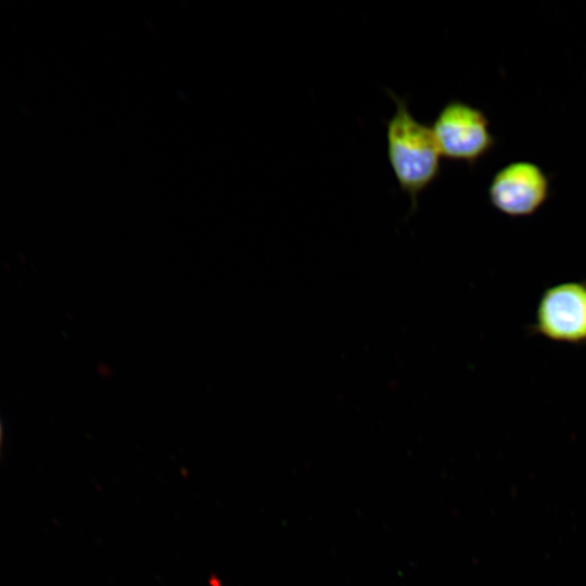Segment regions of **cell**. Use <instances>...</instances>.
Here are the masks:
<instances>
[{"label":"cell","instance_id":"5b68a950","mask_svg":"<svg viewBox=\"0 0 586 586\" xmlns=\"http://www.w3.org/2000/svg\"><path fill=\"white\" fill-rule=\"evenodd\" d=\"M3 435H4L3 424H2V421H1V418H0V454L2 451Z\"/></svg>","mask_w":586,"mask_h":586},{"label":"cell","instance_id":"3957f363","mask_svg":"<svg viewBox=\"0 0 586 586\" xmlns=\"http://www.w3.org/2000/svg\"><path fill=\"white\" fill-rule=\"evenodd\" d=\"M530 330L556 343H586V281H562L540 295Z\"/></svg>","mask_w":586,"mask_h":586},{"label":"cell","instance_id":"277c9868","mask_svg":"<svg viewBox=\"0 0 586 586\" xmlns=\"http://www.w3.org/2000/svg\"><path fill=\"white\" fill-rule=\"evenodd\" d=\"M550 193L549 175L531 161L506 164L493 175L487 188L489 204L511 218L536 214L548 201Z\"/></svg>","mask_w":586,"mask_h":586},{"label":"cell","instance_id":"6da1fadb","mask_svg":"<svg viewBox=\"0 0 586 586\" xmlns=\"http://www.w3.org/2000/svg\"><path fill=\"white\" fill-rule=\"evenodd\" d=\"M395 111L385 123L386 157L399 189L418 207L420 195L440 177L442 155L431 126L420 122L405 98L386 89Z\"/></svg>","mask_w":586,"mask_h":586},{"label":"cell","instance_id":"7a4b0ae2","mask_svg":"<svg viewBox=\"0 0 586 586\" xmlns=\"http://www.w3.org/2000/svg\"><path fill=\"white\" fill-rule=\"evenodd\" d=\"M431 128L442 157L464 163L471 169L497 144L485 112L459 99L441 107Z\"/></svg>","mask_w":586,"mask_h":586}]
</instances>
